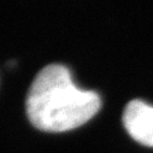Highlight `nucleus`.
I'll use <instances>...</instances> for the list:
<instances>
[{
	"label": "nucleus",
	"instance_id": "1",
	"mask_svg": "<svg viewBox=\"0 0 153 153\" xmlns=\"http://www.w3.org/2000/svg\"><path fill=\"white\" fill-rule=\"evenodd\" d=\"M100 106V97L95 92L80 89L72 82L70 71L58 64L48 65L37 74L27 95L30 123L47 133H63L83 126Z\"/></svg>",
	"mask_w": 153,
	"mask_h": 153
},
{
	"label": "nucleus",
	"instance_id": "2",
	"mask_svg": "<svg viewBox=\"0 0 153 153\" xmlns=\"http://www.w3.org/2000/svg\"><path fill=\"white\" fill-rule=\"evenodd\" d=\"M123 124L139 143L153 147V106L142 100H131L124 108Z\"/></svg>",
	"mask_w": 153,
	"mask_h": 153
}]
</instances>
